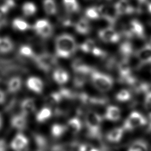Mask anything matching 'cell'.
Segmentation results:
<instances>
[{
  "instance_id": "1",
  "label": "cell",
  "mask_w": 151,
  "mask_h": 151,
  "mask_svg": "<svg viewBox=\"0 0 151 151\" xmlns=\"http://www.w3.org/2000/svg\"><path fill=\"white\" fill-rule=\"evenodd\" d=\"M77 49V42L71 35L64 33L56 37L55 50L57 57L61 58H68L75 53Z\"/></svg>"
},
{
  "instance_id": "2",
  "label": "cell",
  "mask_w": 151,
  "mask_h": 151,
  "mask_svg": "<svg viewBox=\"0 0 151 151\" xmlns=\"http://www.w3.org/2000/svg\"><path fill=\"white\" fill-rule=\"evenodd\" d=\"M27 68L14 60L0 57V83L3 82L11 76L26 72Z\"/></svg>"
},
{
  "instance_id": "3",
  "label": "cell",
  "mask_w": 151,
  "mask_h": 151,
  "mask_svg": "<svg viewBox=\"0 0 151 151\" xmlns=\"http://www.w3.org/2000/svg\"><path fill=\"white\" fill-rule=\"evenodd\" d=\"M102 117L93 111H88L85 116V124L88 131V135L93 139L101 140L100 127Z\"/></svg>"
},
{
  "instance_id": "4",
  "label": "cell",
  "mask_w": 151,
  "mask_h": 151,
  "mask_svg": "<svg viewBox=\"0 0 151 151\" xmlns=\"http://www.w3.org/2000/svg\"><path fill=\"white\" fill-rule=\"evenodd\" d=\"M90 75L93 86L100 91L106 92L112 88L114 81L110 76L94 69Z\"/></svg>"
},
{
  "instance_id": "5",
  "label": "cell",
  "mask_w": 151,
  "mask_h": 151,
  "mask_svg": "<svg viewBox=\"0 0 151 151\" xmlns=\"http://www.w3.org/2000/svg\"><path fill=\"white\" fill-rule=\"evenodd\" d=\"M32 60L38 68L46 73L55 68L57 64V56L47 52L35 54Z\"/></svg>"
},
{
  "instance_id": "6",
  "label": "cell",
  "mask_w": 151,
  "mask_h": 151,
  "mask_svg": "<svg viewBox=\"0 0 151 151\" xmlns=\"http://www.w3.org/2000/svg\"><path fill=\"white\" fill-rule=\"evenodd\" d=\"M147 123L146 119L138 111L132 112L125 120L123 129L127 131L133 130L140 126H145Z\"/></svg>"
},
{
  "instance_id": "7",
  "label": "cell",
  "mask_w": 151,
  "mask_h": 151,
  "mask_svg": "<svg viewBox=\"0 0 151 151\" xmlns=\"http://www.w3.org/2000/svg\"><path fill=\"white\" fill-rule=\"evenodd\" d=\"M98 7L100 17L104 18L110 24H113L117 19L119 14L114 5H100Z\"/></svg>"
},
{
  "instance_id": "8",
  "label": "cell",
  "mask_w": 151,
  "mask_h": 151,
  "mask_svg": "<svg viewBox=\"0 0 151 151\" xmlns=\"http://www.w3.org/2000/svg\"><path fill=\"white\" fill-rule=\"evenodd\" d=\"M99 38L105 42L114 43L120 40V35L112 27L103 28L99 31Z\"/></svg>"
},
{
  "instance_id": "9",
  "label": "cell",
  "mask_w": 151,
  "mask_h": 151,
  "mask_svg": "<svg viewBox=\"0 0 151 151\" xmlns=\"http://www.w3.org/2000/svg\"><path fill=\"white\" fill-rule=\"evenodd\" d=\"M136 57L140 64H151V44H146L139 49L136 52Z\"/></svg>"
},
{
  "instance_id": "10",
  "label": "cell",
  "mask_w": 151,
  "mask_h": 151,
  "mask_svg": "<svg viewBox=\"0 0 151 151\" xmlns=\"http://www.w3.org/2000/svg\"><path fill=\"white\" fill-rule=\"evenodd\" d=\"M126 34L130 36L134 35L139 38L143 37L145 32L143 25L137 20L131 21L127 25Z\"/></svg>"
},
{
  "instance_id": "11",
  "label": "cell",
  "mask_w": 151,
  "mask_h": 151,
  "mask_svg": "<svg viewBox=\"0 0 151 151\" xmlns=\"http://www.w3.org/2000/svg\"><path fill=\"white\" fill-rule=\"evenodd\" d=\"M27 88L32 92L40 94L44 89V84L41 79L36 76H31L28 78L26 81Z\"/></svg>"
},
{
  "instance_id": "12",
  "label": "cell",
  "mask_w": 151,
  "mask_h": 151,
  "mask_svg": "<svg viewBox=\"0 0 151 151\" xmlns=\"http://www.w3.org/2000/svg\"><path fill=\"white\" fill-rule=\"evenodd\" d=\"M28 144L27 137L22 133H18L11 143V148L15 151H22L24 150Z\"/></svg>"
},
{
  "instance_id": "13",
  "label": "cell",
  "mask_w": 151,
  "mask_h": 151,
  "mask_svg": "<svg viewBox=\"0 0 151 151\" xmlns=\"http://www.w3.org/2000/svg\"><path fill=\"white\" fill-rule=\"evenodd\" d=\"M27 116L21 113L14 115L11 119V125L18 130H23L27 127Z\"/></svg>"
},
{
  "instance_id": "14",
  "label": "cell",
  "mask_w": 151,
  "mask_h": 151,
  "mask_svg": "<svg viewBox=\"0 0 151 151\" xmlns=\"http://www.w3.org/2000/svg\"><path fill=\"white\" fill-rule=\"evenodd\" d=\"M21 113L27 116L35 110V101L32 98L24 99L20 104Z\"/></svg>"
},
{
  "instance_id": "15",
  "label": "cell",
  "mask_w": 151,
  "mask_h": 151,
  "mask_svg": "<svg viewBox=\"0 0 151 151\" xmlns=\"http://www.w3.org/2000/svg\"><path fill=\"white\" fill-rule=\"evenodd\" d=\"M22 80L18 76H12L9 78L7 83V90L10 93H15L20 90L22 86Z\"/></svg>"
},
{
  "instance_id": "16",
  "label": "cell",
  "mask_w": 151,
  "mask_h": 151,
  "mask_svg": "<svg viewBox=\"0 0 151 151\" xmlns=\"http://www.w3.org/2000/svg\"><path fill=\"white\" fill-rule=\"evenodd\" d=\"M114 6L119 15L130 14L134 11V8L131 5L128 0H119Z\"/></svg>"
},
{
  "instance_id": "17",
  "label": "cell",
  "mask_w": 151,
  "mask_h": 151,
  "mask_svg": "<svg viewBox=\"0 0 151 151\" xmlns=\"http://www.w3.org/2000/svg\"><path fill=\"white\" fill-rule=\"evenodd\" d=\"M52 78L58 84H65L69 80V75L67 71L61 68H55L52 73Z\"/></svg>"
},
{
  "instance_id": "18",
  "label": "cell",
  "mask_w": 151,
  "mask_h": 151,
  "mask_svg": "<svg viewBox=\"0 0 151 151\" xmlns=\"http://www.w3.org/2000/svg\"><path fill=\"white\" fill-rule=\"evenodd\" d=\"M104 117L110 121H118L121 117V111L116 106H109L106 109Z\"/></svg>"
},
{
  "instance_id": "19",
  "label": "cell",
  "mask_w": 151,
  "mask_h": 151,
  "mask_svg": "<svg viewBox=\"0 0 151 151\" xmlns=\"http://www.w3.org/2000/svg\"><path fill=\"white\" fill-rule=\"evenodd\" d=\"M67 130L72 134H77L82 128V123L78 117H73L68 120L65 125Z\"/></svg>"
},
{
  "instance_id": "20",
  "label": "cell",
  "mask_w": 151,
  "mask_h": 151,
  "mask_svg": "<svg viewBox=\"0 0 151 151\" xmlns=\"http://www.w3.org/2000/svg\"><path fill=\"white\" fill-rule=\"evenodd\" d=\"M74 28L77 32L80 34H87L90 30V25L88 21L84 18H80L75 24Z\"/></svg>"
},
{
  "instance_id": "21",
  "label": "cell",
  "mask_w": 151,
  "mask_h": 151,
  "mask_svg": "<svg viewBox=\"0 0 151 151\" xmlns=\"http://www.w3.org/2000/svg\"><path fill=\"white\" fill-rule=\"evenodd\" d=\"M124 129L123 127H115L110 130L107 135L106 138L108 141L111 142H119L123 134Z\"/></svg>"
},
{
  "instance_id": "22",
  "label": "cell",
  "mask_w": 151,
  "mask_h": 151,
  "mask_svg": "<svg viewBox=\"0 0 151 151\" xmlns=\"http://www.w3.org/2000/svg\"><path fill=\"white\" fill-rule=\"evenodd\" d=\"M14 43L8 37H0V52L6 54L10 52L14 49Z\"/></svg>"
},
{
  "instance_id": "23",
  "label": "cell",
  "mask_w": 151,
  "mask_h": 151,
  "mask_svg": "<svg viewBox=\"0 0 151 151\" xmlns=\"http://www.w3.org/2000/svg\"><path fill=\"white\" fill-rule=\"evenodd\" d=\"M127 151H148V144L145 140H136L130 144Z\"/></svg>"
},
{
  "instance_id": "24",
  "label": "cell",
  "mask_w": 151,
  "mask_h": 151,
  "mask_svg": "<svg viewBox=\"0 0 151 151\" xmlns=\"http://www.w3.org/2000/svg\"><path fill=\"white\" fill-rule=\"evenodd\" d=\"M52 110L49 107H44L36 114V120L39 123H43L48 120L52 116Z\"/></svg>"
},
{
  "instance_id": "25",
  "label": "cell",
  "mask_w": 151,
  "mask_h": 151,
  "mask_svg": "<svg viewBox=\"0 0 151 151\" xmlns=\"http://www.w3.org/2000/svg\"><path fill=\"white\" fill-rule=\"evenodd\" d=\"M43 9L48 15H53L57 13V6L55 0H43Z\"/></svg>"
},
{
  "instance_id": "26",
  "label": "cell",
  "mask_w": 151,
  "mask_h": 151,
  "mask_svg": "<svg viewBox=\"0 0 151 151\" xmlns=\"http://www.w3.org/2000/svg\"><path fill=\"white\" fill-rule=\"evenodd\" d=\"M12 27L18 31H25L31 28L30 25L24 19L16 18L12 21Z\"/></svg>"
},
{
  "instance_id": "27",
  "label": "cell",
  "mask_w": 151,
  "mask_h": 151,
  "mask_svg": "<svg viewBox=\"0 0 151 151\" xmlns=\"http://www.w3.org/2000/svg\"><path fill=\"white\" fill-rule=\"evenodd\" d=\"M22 12L25 17H31L37 12V6L32 2H25L22 6Z\"/></svg>"
},
{
  "instance_id": "28",
  "label": "cell",
  "mask_w": 151,
  "mask_h": 151,
  "mask_svg": "<svg viewBox=\"0 0 151 151\" xmlns=\"http://www.w3.org/2000/svg\"><path fill=\"white\" fill-rule=\"evenodd\" d=\"M67 130L66 126L59 123H55L51 127V133L55 138L61 137Z\"/></svg>"
},
{
  "instance_id": "29",
  "label": "cell",
  "mask_w": 151,
  "mask_h": 151,
  "mask_svg": "<svg viewBox=\"0 0 151 151\" xmlns=\"http://www.w3.org/2000/svg\"><path fill=\"white\" fill-rule=\"evenodd\" d=\"M65 10L69 13H75L79 11L80 6L77 0H63Z\"/></svg>"
},
{
  "instance_id": "30",
  "label": "cell",
  "mask_w": 151,
  "mask_h": 151,
  "mask_svg": "<svg viewBox=\"0 0 151 151\" xmlns=\"http://www.w3.org/2000/svg\"><path fill=\"white\" fill-rule=\"evenodd\" d=\"M97 48L94 41L91 39L86 40L80 45V50L86 53H93L94 51Z\"/></svg>"
},
{
  "instance_id": "31",
  "label": "cell",
  "mask_w": 151,
  "mask_h": 151,
  "mask_svg": "<svg viewBox=\"0 0 151 151\" xmlns=\"http://www.w3.org/2000/svg\"><path fill=\"white\" fill-rule=\"evenodd\" d=\"M19 52L22 56L30 58H33L35 55L31 47L28 45H22L19 48Z\"/></svg>"
},
{
  "instance_id": "32",
  "label": "cell",
  "mask_w": 151,
  "mask_h": 151,
  "mask_svg": "<svg viewBox=\"0 0 151 151\" xmlns=\"http://www.w3.org/2000/svg\"><path fill=\"white\" fill-rule=\"evenodd\" d=\"M35 32L41 37L44 38H47L52 35L53 32V27L51 23H50L47 26L36 31Z\"/></svg>"
},
{
  "instance_id": "33",
  "label": "cell",
  "mask_w": 151,
  "mask_h": 151,
  "mask_svg": "<svg viewBox=\"0 0 151 151\" xmlns=\"http://www.w3.org/2000/svg\"><path fill=\"white\" fill-rule=\"evenodd\" d=\"M85 14L87 18L91 19H97L100 18L97 6H91L88 8L86 10Z\"/></svg>"
},
{
  "instance_id": "34",
  "label": "cell",
  "mask_w": 151,
  "mask_h": 151,
  "mask_svg": "<svg viewBox=\"0 0 151 151\" xmlns=\"http://www.w3.org/2000/svg\"><path fill=\"white\" fill-rule=\"evenodd\" d=\"M116 99L120 102L128 101L131 97V94L129 91L126 89L120 90L116 95Z\"/></svg>"
},
{
  "instance_id": "35",
  "label": "cell",
  "mask_w": 151,
  "mask_h": 151,
  "mask_svg": "<svg viewBox=\"0 0 151 151\" xmlns=\"http://www.w3.org/2000/svg\"><path fill=\"white\" fill-rule=\"evenodd\" d=\"M63 98L59 91L51 93L48 97V101L51 104H58L62 101Z\"/></svg>"
},
{
  "instance_id": "36",
  "label": "cell",
  "mask_w": 151,
  "mask_h": 151,
  "mask_svg": "<svg viewBox=\"0 0 151 151\" xmlns=\"http://www.w3.org/2000/svg\"><path fill=\"white\" fill-rule=\"evenodd\" d=\"M144 106L151 120V91H149L146 93Z\"/></svg>"
},
{
  "instance_id": "37",
  "label": "cell",
  "mask_w": 151,
  "mask_h": 151,
  "mask_svg": "<svg viewBox=\"0 0 151 151\" xmlns=\"http://www.w3.org/2000/svg\"><path fill=\"white\" fill-rule=\"evenodd\" d=\"M50 22H49V21L47 19H39L38 20H37L35 21V22L34 23V24L32 26V28L34 29V30L35 31L40 29L42 28H44V27L47 26L48 24H49Z\"/></svg>"
},
{
  "instance_id": "38",
  "label": "cell",
  "mask_w": 151,
  "mask_h": 151,
  "mask_svg": "<svg viewBox=\"0 0 151 151\" xmlns=\"http://www.w3.org/2000/svg\"><path fill=\"white\" fill-rule=\"evenodd\" d=\"M8 145L4 139H0V151H7Z\"/></svg>"
},
{
  "instance_id": "39",
  "label": "cell",
  "mask_w": 151,
  "mask_h": 151,
  "mask_svg": "<svg viewBox=\"0 0 151 151\" xmlns=\"http://www.w3.org/2000/svg\"><path fill=\"white\" fill-rule=\"evenodd\" d=\"M6 100V94L5 93L0 89V104H2L5 102Z\"/></svg>"
},
{
  "instance_id": "40",
  "label": "cell",
  "mask_w": 151,
  "mask_h": 151,
  "mask_svg": "<svg viewBox=\"0 0 151 151\" xmlns=\"http://www.w3.org/2000/svg\"><path fill=\"white\" fill-rule=\"evenodd\" d=\"M147 9H148L149 12L151 14V2L148 4V5H147Z\"/></svg>"
},
{
  "instance_id": "41",
  "label": "cell",
  "mask_w": 151,
  "mask_h": 151,
  "mask_svg": "<svg viewBox=\"0 0 151 151\" xmlns=\"http://www.w3.org/2000/svg\"><path fill=\"white\" fill-rule=\"evenodd\" d=\"M2 116H1V114H0V129L2 126Z\"/></svg>"
},
{
  "instance_id": "42",
  "label": "cell",
  "mask_w": 151,
  "mask_h": 151,
  "mask_svg": "<svg viewBox=\"0 0 151 151\" xmlns=\"http://www.w3.org/2000/svg\"><path fill=\"white\" fill-rule=\"evenodd\" d=\"M90 151H100V149H99L97 148H95V147H93Z\"/></svg>"
},
{
  "instance_id": "43",
  "label": "cell",
  "mask_w": 151,
  "mask_h": 151,
  "mask_svg": "<svg viewBox=\"0 0 151 151\" xmlns=\"http://www.w3.org/2000/svg\"><path fill=\"white\" fill-rule=\"evenodd\" d=\"M137 1L141 3H143V2H145L147 0H137Z\"/></svg>"
},
{
  "instance_id": "44",
  "label": "cell",
  "mask_w": 151,
  "mask_h": 151,
  "mask_svg": "<svg viewBox=\"0 0 151 151\" xmlns=\"http://www.w3.org/2000/svg\"></svg>"
}]
</instances>
